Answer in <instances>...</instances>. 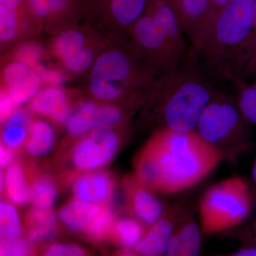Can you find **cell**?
Wrapping results in <instances>:
<instances>
[{
  "label": "cell",
  "instance_id": "cell-8",
  "mask_svg": "<svg viewBox=\"0 0 256 256\" xmlns=\"http://www.w3.org/2000/svg\"><path fill=\"white\" fill-rule=\"evenodd\" d=\"M122 109L116 104L98 106L92 102H85L67 121V131L72 137H80L95 130L114 129L122 124Z\"/></svg>",
  "mask_w": 256,
  "mask_h": 256
},
{
  "label": "cell",
  "instance_id": "cell-34",
  "mask_svg": "<svg viewBox=\"0 0 256 256\" xmlns=\"http://www.w3.org/2000/svg\"><path fill=\"white\" fill-rule=\"evenodd\" d=\"M16 106L8 90L0 89V124L6 122V120L16 110Z\"/></svg>",
  "mask_w": 256,
  "mask_h": 256
},
{
  "label": "cell",
  "instance_id": "cell-20",
  "mask_svg": "<svg viewBox=\"0 0 256 256\" xmlns=\"http://www.w3.org/2000/svg\"><path fill=\"white\" fill-rule=\"evenodd\" d=\"M144 234V227L139 220L124 218L116 220L109 238L121 249H133Z\"/></svg>",
  "mask_w": 256,
  "mask_h": 256
},
{
  "label": "cell",
  "instance_id": "cell-7",
  "mask_svg": "<svg viewBox=\"0 0 256 256\" xmlns=\"http://www.w3.org/2000/svg\"><path fill=\"white\" fill-rule=\"evenodd\" d=\"M120 146V138L116 130H95L74 146L72 162L80 171L100 170L114 159Z\"/></svg>",
  "mask_w": 256,
  "mask_h": 256
},
{
  "label": "cell",
  "instance_id": "cell-23",
  "mask_svg": "<svg viewBox=\"0 0 256 256\" xmlns=\"http://www.w3.org/2000/svg\"><path fill=\"white\" fill-rule=\"evenodd\" d=\"M58 195L56 184L50 176L40 175L30 186V202L34 208L50 210Z\"/></svg>",
  "mask_w": 256,
  "mask_h": 256
},
{
  "label": "cell",
  "instance_id": "cell-39",
  "mask_svg": "<svg viewBox=\"0 0 256 256\" xmlns=\"http://www.w3.org/2000/svg\"><path fill=\"white\" fill-rule=\"evenodd\" d=\"M13 161V156L8 146L0 142V168H9Z\"/></svg>",
  "mask_w": 256,
  "mask_h": 256
},
{
  "label": "cell",
  "instance_id": "cell-35",
  "mask_svg": "<svg viewBox=\"0 0 256 256\" xmlns=\"http://www.w3.org/2000/svg\"><path fill=\"white\" fill-rule=\"evenodd\" d=\"M230 1V0H212L210 1V13H208L206 25H205L203 38H204L205 35L206 34L207 32L210 30L212 24H213L214 21L216 18L220 13V10L223 9L225 5L228 4ZM203 38H202V40H203Z\"/></svg>",
  "mask_w": 256,
  "mask_h": 256
},
{
  "label": "cell",
  "instance_id": "cell-38",
  "mask_svg": "<svg viewBox=\"0 0 256 256\" xmlns=\"http://www.w3.org/2000/svg\"><path fill=\"white\" fill-rule=\"evenodd\" d=\"M28 2L35 14L38 16L44 18L50 14L47 0H28Z\"/></svg>",
  "mask_w": 256,
  "mask_h": 256
},
{
  "label": "cell",
  "instance_id": "cell-12",
  "mask_svg": "<svg viewBox=\"0 0 256 256\" xmlns=\"http://www.w3.org/2000/svg\"><path fill=\"white\" fill-rule=\"evenodd\" d=\"M129 207L140 222L151 226L163 215V206L153 192L142 186L134 176L124 181Z\"/></svg>",
  "mask_w": 256,
  "mask_h": 256
},
{
  "label": "cell",
  "instance_id": "cell-41",
  "mask_svg": "<svg viewBox=\"0 0 256 256\" xmlns=\"http://www.w3.org/2000/svg\"><path fill=\"white\" fill-rule=\"evenodd\" d=\"M234 256H256V248L249 247L240 249L238 252H235Z\"/></svg>",
  "mask_w": 256,
  "mask_h": 256
},
{
  "label": "cell",
  "instance_id": "cell-4",
  "mask_svg": "<svg viewBox=\"0 0 256 256\" xmlns=\"http://www.w3.org/2000/svg\"><path fill=\"white\" fill-rule=\"evenodd\" d=\"M252 197L246 180L240 176L226 178L210 186L200 204L202 230L218 234L242 223L250 213Z\"/></svg>",
  "mask_w": 256,
  "mask_h": 256
},
{
  "label": "cell",
  "instance_id": "cell-29",
  "mask_svg": "<svg viewBox=\"0 0 256 256\" xmlns=\"http://www.w3.org/2000/svg\"><path fill=\"white\" fill-rule=\"evenodd\" d=\"M30 126L28 124L6 122L2 133V140L5 146L12 149L21 146L28 138Z\"/></svg>",
  "mask_w": 256,
  "mask_h": 256
},
{
  "label": "cell",
  "instance_id": "cell-13",
  "mask_svg": "<svg viewBox=\"0 0 256 256\" xmlns=\"http://www.w3.org/2000/svg\"><path fill=\"white\" fill-rule=\"evenodd\" d=\"M30 108L34 114L50 117L58 124H66L73 114L66 92L60 86H53L40 90L32 99Z\"/></svg>",
  "mask_w": 256,
  "mask_h": 256
},
{
  "label": "cell",
  "instance_id": "cell-45",
  "mask_svg": "<svg viewBox=\"0 0 256 256\" xmlns=\"http://www.w3.org/2000/svg\"><path fill=\"white\" fill-rule=\"evenodd\" d=\"M255 230H256V224H255Z\"/></svg>",
  "mask_w": 256,
  "mask_h": 256
},
{
  "label": "cell",
  "instance_id": "cell-22",
  "mask_svg": "<svg viewBox=\"0 0 256 256\" xmlns=\"http://www.w3.org/2000/svg\"><path fill=\"white\" fill-rule=\"evenodd\" d=\"M232 82L236 88V100L242 117L248 124L256 127V80L247 82L246 79L239 77Z\"/></svg>",
  "mask_w": 256,
  "mask_h": 256
},
{
  "label": "cell",
  "instance_id": "cell-9",
  "mask_svg": "<svg viewBox=\"0 0 256 256\" xmlns=\"http://www.w3.org/2000/svg\"><path fill=\"white\" fill-rule=\"evenodd\" d=\"M212 0H178L174 8L184 32L190 41V52L196 54L201 45Z\"/></svg>",
  "mask_w": 256,
  "mask_h": 256
},
{
  "label": "cell",
  "instance_id": "cell-30",
  "mask_svg": "<svg viewBox=\"0 0 256 256\" xmlns=\"http://www.w3.org/2000/svg\"><path fill=\"white\" fill-rule=\"evenodd\" d=\"M66 68L72 72L80 73L94 63V54L89 48L82 47L76 52L62 60Z\"/></svg>",
  "mask_w": 256,
  "mask_h": 256
},
{
  "label": "cell",
  "instance_id": "cell-5",
  "mask_svg": "<svg viewBox=\"0 0 256 256\" xmlns=\"http://www.w3.org/2000/svg\"><path fill=\"white\" fill-rule=\"evenodd\" d=\"M246 124L236 100L218 92L202 111L195 130L224 156L227 144L237 142L242 137Z\"/></svg>",
  "mask_w": 256,
  "mask_h": 256
},
{
  "label": "cell",
  "instance_id": "cell-18",
  "mask_svg": "<svg viewBox=\"0 0 256 256\" xmlns=\"http://www.w3.org/2000/svg\"><path fill=\"white\" fill-rule=\"evenodd\" d=\"M28 240L41 244L52 240L56 236L57 220L50 210L33 208L28 216Z\"/></svg>",
  "mask_w": 256,
  "mask_h": 256
},
{
  "label": "cell",
  "instance_id": "cell-27",
  "mask_svg": "<svg viewBox=\"0 0 256 256\" xmlns=\"http://www.w3.org/2000/svg\"><path fill=\"white\" fill-rule=\"evenodd\" d=\"M84 44L85 36L82 32L70 30L57 37L54 50L56 56L62 60L84 47Z\"/></svg>",
  "mask_w": 256,
  "mask_h": 256
},
{
  "label": "cell",
  "instance_id": "cell-43",
  "mask_svg": "<svg viewBox=\"0 0 256 256\" xmlns=\"http://www.w3.org/2000/svg\"><path fill=\"white\" fill-rule=\"evenodd\" d=\"M252 178L256 184V160L254 163V168H252Z\"/></svg>",
  "mask_w": 256,
  "mask_h": 256
},
{
  "label": "cell",
  "instance_id": "cell-1",
  "mask_svg": "<svg viewBox=\"0 0 256 256\" xmlns=\"http://www.w3.org/2000/svg\"><path fill=\"white\" fill-rule=\"evenodd\" d=\"M223 152L196 130L156 129L134 162V178L150 191L178 193L206 178L224 160Z\"/></svg>",
  "mask_w": 256,
  "mask_h": 256
},
{
  "label": "cell",
  "instance_id": "cell-14",
  "mask_svg": "<svg viewBox=\"0 0 256 256\" xmlns=\"http://www.w3.org/2000/svg\"><path fill=\"white\" fill-rule=\"evenodd\" d=\"M174 223L171 216H162L161 218L150 226L140 240L133 248L139 256H156L166 254L168 244L173 232Z\"/></svg>",
  "mask_w": 256,
  "mask_h": 256
},
{
  "label": "cell",
  "instance_id": "cell-2",
  "mask_svg": "<svg viewBox=\"0 0 256 256\" xmlns=\"http://www.w3.org/2000/svg\"><path fill=\"white\" fill-rule=\"evenodd\" d=\"M197 58L190 52L178 68L158 75L146 90V100L158 129L195 130L202 111L218 92L198 68Z\"/></svg>",
  "mask_w": 256,
  "mask_h": 256
},
{
  "label": "cell",
  "instance_id": "cell-24",
  "mask_svg": "<svg viewBox=\"0 0 256 256\" xmlns=\"http://www.w3.org/2000/svg\"><path fill=\"white\" fill-rule=\"evenodd\" d=\"M22 0H0V40L10 42L18 32V10Z\"/></svg>",
  "mask_w": 256,
  "mask_h": 256
},
{
  "label": "cell",
  "instance_id": "cell-25",
  "mask_svg": "<svg viewBox=\"0 0 256 256\" xmlns=\"http://www.w3.org/2000/svg\"><path fill=\"white\" fill-rule=\"evenodd\" d=\"M116 218L109 204L102 205V208L92 220L84 233L94 242H102L110 238Z\"/></svg>",
  "mask_w": 256,
  "mask_h": 256
},
{
  "label": "cell",
  "instance_id": "cell-26",
  "mask_svg": "<svg viewBox=\"0 0 256 256\" xmlns=\"http://www.w3.org/2000/svg\"><path fill=\"white\" fill-rule=\"evenodd\" d=\"M22 223L18 210L12 204L0 200V237L14 238L20 237Z\"/></svg>",
  "mask_w": 256,
  "mask_h": 256
},
{
  "label": "cell",
  "instance_id": "cell-37",
  "mask_svg": "<svg viewBox=\"0 0 256 256\" xmlns=\"http://www.w3.org/2000/svg\"><path fill=\"white\" fill-rule=\"evenodd\" d=\"M256 46V0H254V10H252V30L250 33V37H249L248 42L246 50L245 60H244V64L246 60L250 54L252 50H254V47Z\"/></svg>",
  "mask_w": 256,
  "mask_h": 256
},
{
  "label": "cell",
  "instance_id": "cell-3",
  "mask_svg": "<svg viewBox=\"0 0 256 256\" xmlns=\"http://www.w3.org/2000/svg\"><path fill=\"white\" fill-rule=\"evenodd\" d=\"M254 0H230L220 10L197 52L216 76L233 82L242 77L252 30Z\"/></svg>",
  "mask_w": 256,
  "mask_h": 256
},
{
  "label": "cell",
  "instance_id": "cell-28",
  "mask_svg": "<svg viewBox=\"0 0 256 256\" xmlns=\"http://www.w3.org/2000/svg\"><path fill=\"white\" fill-rule=\"evenodd\" d=\"M34 254L33 244L20 237H0V256H24Z\"/></svg>",
  "mask_w": 256,
  "mask_h": 256
},
{
  "label": "cell",
  "instance_id": "cell-6",
  "mask_svg": "<svg viewBox=\"0 0 256 256\" xmlns=\"http://www.w3.org/2000/svg\"><path fill=\"white\" fill-rule=\"evenodd\" d=\"M130 33L134 44L158 75L176 70L188 58L184 60L174 50L148 10Z\"/></svg>",
  "mask_w": 256,
  "mask_h": 256
},
{
  "label": "cell",
  "instance_id": "cell-19",
  "mask_svg": "<svg viewBox=\"0 0 256 256\" xmlns=\"http://www.w3.org/2000/svg\"><path fill=\"white\" fill-rule=\"evenodd\" d=\"M55 142V133L48 122L36 120L31 124L26 150L32 156H42L50 152Z\"/></svg>",
  "mask_w": 256,
  "mask_h": 256
},
{
  "label": "cell",
  "instance_id": "cell-16",
  "mask_svg": "<svg viewBox=\"0 0 256 256\" xmlns=\"http://www.w3.org/2000/svg\"><path fill=\"white\" fill-rule=\"evenodd\" d=\"M200 228L192 222H186L174 230L166 254L170 256H195L201 249Z\"/></svg>",
  "mask_w": 256,
  "mask_h": 256
},
{
  "label": "cell",
  "instance_id": "cell-33",
  "mask_svg": "<svg viewBox=\"0 0 256 256\" xmlns=\"http://www.w3.org/2000/svg\"><path fill=\"white\" fill-rule=\"evenodd\" d=\"M44 255L48 256H82L86 252L82 247L72 244H54L45 249Z\"/></svg>",
  "mask_w": 256,
  "mask_h": 256
},
{
  "label": "cell",
  "instance_id": "cell-17",
  "mask_svg": "<svg viewBox=\"0 0 256 256\" xmlns=\"http://www.w3.org/2000/svg\"><path fill=\"white\" fill-rule=\"evenodd\" d=\"M102 206L75 198L60 208L58 220L73 232H84Z\"/></svg>",
  "mask_w": 256,
  "mask_h": 256
},
{
  "label": "cell",
  "instance_id": "cell-11",
  "mask_svg": "<svg viewBox=\"0 0 256 256\" xmlns=\"http://www.w3.org/2000/svg\"><path fill=\"white\" fill-rule=\"evenodd\" d=\"M4 78L8 92L16 105L32 100L41 90L43 82L36 70L18 60L5 68Z\"/></svg>",
  "mask_w": 256,
  "mask_h": 256
},
{
  "label": "cell",
  "instance_id": "cell-32",
  "mask_svg": "<svg viewBox=\"0 0 256 256\" xmlns=\"http://www.w3.org/2000/svg\"><path fill=\"white\" fill-rule=\"evenodd\" d=\"M34 70L42 78V82H46L48 85L60 86L65 82L64 74L58 69L40 64Z\"/></svg>",
  "mask_w": 256,
  "mask_h": 256
},
{
  "label": "cell",
  "instance_id": "cell-31",
  "mask_svg": "<svg viewBox=\"0 0 256 256\" xmlns=\"http://www.w3.org/2000/svg\"><path fill=\"white\" fill-rule=\"evenodd\" d=\"M41 47L36 44L28 43L22 45L18 48L16 56L18 62L24 64L30 68H35L40 65L42 56Z\"/></svg>",
  "mask_w": 256,
  "mask_h": 256
},
{
  "label": "cell",
  "instance_id": "cell-36",
  "mask_svg": "<svg viewBox=\"0 0 256 256\" xmlns=\"http://www.w3.org/2000/svg\"><path fill=\"white\" fill-rule=\"evenodd\" d=\"M242 77L246 80H256V46L246 60L242 70Z\"/></svg>",
  "mask_w": 256,
  "mask_h": 256
},
{
  "label": "cell",
  "instance_id": "cell-15",
  "mask_svg": "<svg viewBox=\"0 0 256 256\" xmlns=\"http://www.w3.org/2000/svg\"><path fill=\"white\" fill-rule=\"evenodd\" d=\"M151 0H110L109 14L112 26L118 31L131 30L146 14Z\"/></svg>",
  "mask_w": 256,
  "mask_h": 256
},
{
  "label": "cell",
  "instance_id": "cell-10",
  "mask_svg": "<svg viewBox=\"0 0 256 256\" xmlns=\"http://www.w3.org/2000/svg\"><path fill=\"white\" fill-rule=\"evenodd\" d=\"M116 188L114 176L108 172L98 170L84 172L74 180L72 192L76 200L95 204H109Z\"/></svg>",
  "mask_w": 256,
  "mask_h": 256
},
{
  "label": "cell",
  "instance_id": "cell-42",
  "mask_svg": "<svg viewBox=\"0 0 256 256\" xmlns=\"http://www.w3.org/2000/svg\"><path fill=\"white\" fill-rule=\"evenodd\" d=\"M4 186V176H3L2 172L0 168V193L2 192L3 188Z\"/></svg>",
  "mask_w": 256,
  "mask_h": 256
},
{
  "label": "cell",
  "instance_id": "cell-40",
  "mask_svg": "<svg viewBox=\"0 0 256 256\" xmlns=\"http://www.w3.org/2000/svg\"><path fill=\"white\" fill-rule=\"evenodd\" d=\"M50 14L58 13L65 9L68 3V0H47Z\"/></svg>",
  "mask_w": 256,
  "mask_h": 256
},
{
  "label": "cell",
  "instance_id": "cell-21",
  "mask_svg": "<svg viewBox=\"0 0 256 256\" xmlns=\"http://www.w3.org/2000/svg\"><path fill=\"white\" fill-rule=\"evenodd\" d=\"M4 188L10 201L18 206L30 202V186L26 181L22 168L11 164L4 176Z\"/></svg>",
  "mask_w": 256,
  "mask_h": 256
},
{
  "label": "cell",
  "instance_id": "cell-44",
  "mask_svg": "<svg viewBox=\"0 0 256 256\" xmlns=\"http://www.w3.org/2000/svg\"><path fill=\"white\" fill-rule=\"evenodd\" d=\"M162 1L166 2L169 3V4H172L173 6L178 0H162Z\"/></svg>",
  "mask_w": 256,
  "mask_h": 256
}]
</instances>
